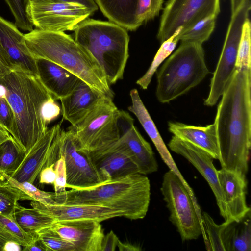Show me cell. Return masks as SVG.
<instances>
[{"mask_svg": "<svg viewBox=\"0 0 251 251\" xmlns=\"http://www.w3.org/2000/svg\"><path fill=\"white\" fill-rule=\"evenodd\" d=\"M251 69H236L222 95L214 124L222 168L246 176L251 145Z\"/></svg>", "mask_w": 251, "mask_h": 251, "instance_id": "cell-1", "label": "cell"}, {"mask_svg": "<svg viewBox=\"0 0 251 251\" xmlns=\"http://www.w3.org/2000/svg\"><path fill=\"white\" fill-rule=\"evenodd\" d=\"M0 85L13 112L11 135L26 153L48 129L43 109L54 98L37 75L22 71L12 70L4 75Z\"/></svg>", "mask_w": 251, "mask_h": 251, "instance_id": "cell-2", "label": "cell"}, {"mask_svg": "<svg viewBox=\"0 0 251 251\" xmlns=\"http://www.w3.org/2000/svg\"><path fill=\"white\" fill-rule=\"evenodd\" d=\"M25 44L35 59L53 62L77 76L93 89L113 99L102 68L85 49L64 32L33 29L24 34Z\"/></svg>", "mask_w": 251, "mask_h": 251, "instance_id": "cell-3", "label": "cell"}, {"mask_svg": "<svg viewBox=\"0 0 251 251\" xmlns=\"http://www.w3.org/2000/svg\"><path fill=\"white\" fill-rule=\"evenodd\" d=\"M151 197L150 182L146 175L136 173L113 179L96 186L70 189L64 204L97 205L122 210L131 220L144 218Z\"/></svg>", "mask_w": 251, "mask_h": 251, "instance_id": "cell-4", "label": "cell"}, {"mask_svg": "<svg viewBox=\"0 0 251 251\" xmlns=\"http://www.w3.org/2000/svg\"><path fill=\"white\" fill-rule=\"evenodd\" d=\"M75 31V40L103 71L109 85L122 79L128 57L127 30L111 22L87 18Z\"/></svg>", "mask_w": 251, "mask_h": 251, "instance_id": "cell-5", "label": "cell"}, {"mask_svg": "<svg viewBox=\"0 0 251 251\" xmlns=\"http://www.w3.org/2000/svg\"><path fill=\"white\" fill-rule=\"evenodd\" d=\"M202 44L181 42L157 72L156 97L166 103L186 93L209 74Z\"/></svg>", "mask_w": 251, "mask_h": 251, "instance_id": "cell-6", "label": "cell"}, {"mask_svg": "<svg viewBox=\"0 0 251 251\" xmlns=\"http://www.w3.org/2000/svg\"><path fill=\"white\" fill-rule=\"evenodd\" d=\"M122 111L107 98L91 111L78 125L71 126L79 150L92 152L103 150L120 138Z\"/></svg>", "mask_w": 251, "mask_h": 251, "instance_id": "cell-7", "label": "cell"}, {"mask_svg": "<svg viewBox=\"0 0 251 251\" xmlns=\"http://www.w3.org/2000/svg\"><path fill=\"white\" fill-rule=\"evenodd\" d=\"M160 190L170 213L169 220L182 240L197 239L203 232L200 209L173 171L169 170L164 175Z\"/></svg>", "mask_w": 251, "mask_h": 251, "instance_id": "cell-8", "label": "cell"}, {"mask_svg": "<svg viewBox=\"0 0 251 251\" xmlns=\"http://www.w3.org/2000/svg\"><path fill=\"white\" fill-rule=\"evenodd\" d=\"M251 1L244 0L231 13L222 52L211 80L209 93L204 102L205 105L212 106L217 103L236 69L243 25L249 18Z\"/></svg>", "mask_w": 251, "mask_h": 251, "instance_id": "cell-9", "label": "cell"}, {"mask_svg": "<svg viewBox=\"0 0 251 251\" xmlns=\"http://www.w3.org/2000/svg\"><path fill=\"white\" fill-rule=\"evenodd\" d=\"M95 12L81 4L58 0H29L27 9L36 28L54 32L74 31Z\"/></svg>", "mask_w": 251, "mask_h": 251, "instance_id": "cell-10", "label": "cell"}, {"mask_svg": "<svg viewBox=\"0 0 251 251\" xmlns=\"http://www.w3.org/2000/svg\"><path fill=\"white\" fill-rule=\"evenodd\" d=\"M220 12V0H168L163 9L157 34L161 43L180 27L181 32L198 22Z\"/></svg>", "mask_w": 251, "mask_h": 251, "instance_id": "cell-11", "label": "cell"}, {"mask_svg": "<svg viewBox=\"0 0 251 251\" xmlns=\"http://www.w3.org/2000/svg\"><path fill=\"white\" fill-rule=\"evenodd\" d=\"M60 155L64 157L67 177L66 188L83 189L103 182L90 153L79 150L71 131L61 129Z\"/></svg>", "mask_w": 251, "mask_h": 251, "instance_id": "cell-12", "label": "cell"}, {"mask_svg": "<svg viewBox=\"0 0 251 251\" xmlns=\"http://www.w3.org/2000/svg\"><path fill=\"white\" fill-rule=\"evenodd\" d=\"M61 124L48 129L44 135L26 153L21 164L11 176L21 182L34 183L41 171L54 164L60 157V133Z\"/></svg>", "mask_w": 251, "mask_h": 251, "instance_id": "cell-13", "label": "cell"}, {"mask_svg": "<svg viewBox=\"0 0 251 251\" xmlns=\"http://www.w3.org/2000/svg\"><path fill=\"white\" fill-rule=\"evenodd\" d=\"M120 128V138L110 146L127 156L136 165L139 173L146 175L156 172L158 164L150 144L134 126L133 118L123 111Z\"/></svg>", "mask_w": 251, "mask_h": 251, "instance_id": "cell-14", "label": "cell"}, {"mask_svg": "<svg viewBox=\"0 0 251 251\" xmlns=\"http://www.w3.org/2000/svg\"><path fill=\"white\" fill-rule=\"evenodd\" d=\"M168 145L171 151L184 157L197 169L208 182L213 192L221 216L225 221H233L229 216L219 182L217 170L213 164L214 159L202 149L174 135Z\"/></svg>", "mask_w": 251, "mask_h": 251, "instance_id": "cell-15", "label": "cell"}, {"mask_svg": "<svg viewBox=\"0 0 251 251\" xmlns=\"http://www.w3.org/2000/svg\"><path fill=\"white\" fill-rule=\"evenodd\" d=\"M50 228L73 244L76 251H101L104 234L99 221L55 220Z\"/></svg>", "mask_w": 251, "mask_h": 251, "instance_id": "cell-16", "label": "cell"}, {"mask_svg": "<svg viewBox=\"0 0 251 251\" xmlns=\"http://www.w3.org/2000/svg\"><path fill=\"white\" fill-rule=\"evenodd\" d=\"M30 205L56 221L93 220L101 222L124 215L121 210L97 205L56 203L44 205L35 201H32Z\"/></svg>", "mask_w": 251, "mask_h": 251, "instance_id": "cell-17", "label": "cell"}, {"mask_svg": "<svg viewBox=\"0 0 251 251\" xmlns=\"http://www.w3.org/2000/svg\"><path fill=\"white\" fill-rule=\"evenodd\" d=\"M0 42L6 52L13 70L38 76L36 59L30 53L23 34L13 23L0 15Z\"/></svg>", "mask_w": 251, "mask_h": 251, "instance_id": "cell-18", "label": "cell"}, {"mask_svg": "<svg viewBox=\"0 0 251 251\" xmlns=\"http://www.w3.org/2000/svg\"><path fill=\"white\" fill-rule=\"evenodd\" d=\"M107 98L80 79L72 93L60 100L63 118L75 126Z\"/></svg>", "mask_w": 251, "mask_h": 251, "instance_id": "cell-19", "label": "cell"}, {"mask_svg": "<svg viewBox=\"0 0 251 251\" xmlns=\"http://www.w3.org/2000/svg\"><path fill=\"white\" fill-rule=\"evenodd\" d=\"M217 176L230 218L238 221L251 209L246 202V176L222 168Z\"/></svg>", "mask_w": 251, "mask_h": 251, "instance_id": "cell-20", "label": "cell"}, {"mask_svg": "<svg viewBox=\"0 0 251 251\" xmlns=\"http://www.w3.org/2000/svg\"><path fill=\"white\" fill-rule=\"evenodd\" d=\"M35 59L38 76L55 100L70 94L80 79L53 62L44 59Z\"/></svg>", "mask_w": 251, "mask_h": 251, "instance_id": "cell-21", "label": "cell"}, {"mask_svg": "<svg viewBox=\"0 0 251 251\" xmlns=\"http://www.w3.org/2000/svg\"><path fill=\"white\" fill-rule=\"evenodd\" d=\"M89 153L103 182L139 173L136 165L127 156L110 146Z\"/></svg>", "mask_w": 251, "mask_h": 251, "instance_id": "cell-22", "label": "cell"}, {"mask_svg": "<svg viewBox=\"0 0 251 251\" xmlns=\"http://www.w3.org/2000/svg\"><path fill=\"white\" fill-rule=\"evenodd\" d=\"M130 96L132 104L128 107L129 111L136 117L145 131L154 144L164 163L185 184L186 181L178 170L168 149L160 135L154 123L144 104L136 89L131 90Z\"/></svg>", "mask_w": 251, "mask_h": 251, "instance_id": "cell-23", "label": "cell"}, {"mask_svg": "<svg viewBox=\"0 0 251 251\" xmlns=\"http://www.w3.org/2000/svg\"><path fill=\"white\" fill-rule=\"evenodd\" d=\"M168 129L174 136L202 149L214 159H218L219 150L214 123L201 126L169 122Z\"/></svg>", "mask_w": 251, "mask_h": 251, "instance_id": "cell-24", "label": "cell"}, {"mask_svg": "<svg viewBox=\"0 0 251 251\" xmlns=\"http://www.w3.org/2000/svg\"><path fill=\"white\" fill-rule=\"evenodd\" d=\"M94 0L110 22L130 31L140 26L137 17L138 0Z\"/></svg>", "mask_w": 251, "mask_h": 251, "instance_id": "cell-25", "label": "cell"}, {"mask_svg": "<svg viewBox=\"0 0 251 251\" xmlns=\"http://www.w3.org/2000/svg\"><path fill=\"white\" fill-rule=\"evenodd\" d=\"M202 234L208 251H230L235 221H225L218 225L206 212L201 214Z\"/></svg>", "mask_w": 251, "mask_h": 251, "instance_id": "cell-26", "label": "cell"}, {"mask_svg": "<svg viewBox=\"0 0 251 251\" xmlns=\"http://www.w3.org/2000/svg\"><path fill=\"white\" fill-rule=\"evenodd\" d=\"M12 216L25 232L32 235H36L41 230L50 227L55 221L36 208H26L21 206Z\"/></svg>", "mask_w": 251, "mask_h": 251, "instance_id": "cell-27", "label": "cell"}, {"mask_svg": "<svg viewBox=\"0 0 251 251\" xmlns=\"http://www.w3.org/2000/svg\"><path fill=\"white\" fill-rule=\"evenodd\" d=\"M36 237L37 235L25 232L12 216L0 214V251H3L7 242H16L23 247L30 244Z\"/></svg>", "mask_w": 251, "mask_h": 251, "instance_id": "cell-28", "label": "cell"}, {"mask_svg": "<svg viewBox=\"0 0 251 251\" xmlns=\"http://www.w3.org/2000/svg\"><path fill=\"white\" fill-rule=\"evenodd\" d=\"M182 29V27H179L171 36L161 43V46L156 53L149 68L146 73L136 81V84L142 89L145 90L148 88L154 74L159 65L174 50L179 41L178 36Z\"/></svg>", "mask_w": 251, "mask_h": 251, "instance_id": "cell-29", "label": "cell"}, {"mask_svg": "<svg viewBox=\"0 0 251 251\" xmlns=\"http://www.w3.org/2000/svg\"><path fill=\"white\" fill-rule=\"evenodd\" d=\"M26 153L13 137L0 145V173L11 176L18 168Z\"/></svg>", "mask_w": 251, "mask_h": 251, "instance_id": "cell-30", "label": "cell"}, {"mask_svg": "<svg viewBox=\"0 0 251 251\" xmlns=\"http://www.w3.org/2000/svg\"><path fill=\"white\" fill-rule=\"evenodd\" d=\"M216 16L211 15L198 22L192 27L180 32V42H192L202 44L207 41L213 32L216 24Z\"/></svg>", "mask_w": 251, "mask_h": 251, "instance_id": "cell-31", "label": "cell"}, {"mask_svg": "<svg viewBox=\"0 0 251 251\" xmlns=\"http://www.w3.org/2000/svg\"><path fill=\"white\" fill-rule=\"evenodd\" d=\"M28 200V198L20 189L0 180V214L12 216L21 206L19 200Z\"/></svg>", "mask_w": 251, "mask_h": 251, "instance_id": "cell-32", "label": "cell"}, {"mask_svg": "<svg viewBox=\"0 0 251 251\" xmlns=\"http://www.w3.org/2000/svg\"><path fill=\"white\" fill-rule=\"evenodd\" d=\"M251 209L239 221L234 222L230 251H251Z\"/></svg>", "mask_w": 251, "mask_h": 251, "instance_id": "cell-33", "label": "cell"}, {"mask_svg": "<svg viewBox=\"0 0 251 251\" xmlns=\"http://www.w3.org/2000/svg\"><path fill=\"white\" fill-rule=\"evenodd\" d=\"M0 180H4L23 191L28 198V200L35 201L44 205L56 204L55 192H46L35 186L28 181L18 182L9 176L0 173Z\"/></svg>", "mask_w": 251, "mask_h": 251, "instance_id": "cell-34", "label": "cell"}, {"mask_svg": "<svg viewBox=\"0 0 251 251\" xmlns=\"http://www.w3.org/2000/svg\"><path fill=\"white\" fill-rule=\"evenodd\" d=\"M251 24L249 18L244 23L238 46L236 69H251Z\"/></svg>", "mask_w": 251, "mask_h": 251, "instance_id": "cell-35", "label": "cell"}, {"mask_svg": "<svg viewBox=\"0 0 251 251\" xmlns=\"http://www.w3.org/2000/svg\"><path fill=\"white\" fill-rule=\"evenodd\" d=\"M14 19L15 25L24 31H31L33 28L27 12L29 0H4Z\"/></svg>", "mask_w": 251, "mask_h": 251, "instance_id": "cell-36", "label": "cell"}, {"mask_svg": "<svg viewBox=\"0 0 251 251\" xmlns=\"http://www.w3.org/2000/svg\"><path fill=\"white\" fill-rule=\"evenodd\" d=\"M36 235L48 251H76L73 244L60 236L50 227L41 230Z\"/></svg>", "mask_w": 251, "mask_h": 251, "instance_id": "cell-37", "label": "cell"}, {"mask_svg": "<svg viewBox=\"0 0 251 251\" xmlns=\"http://www.w3.org/2000/svg\"><path fill=\"white\" fill-rule=\"evenodd\" d=\"M163 2V0H138L137 17L140 26L158 16Z\"/></svg>", "mask_w": 251, "mask_h": 251, "instance_id": "cell-38", "label": "cell"}, {"mask_svg": "<svg viewBox=\"0 0 251 251\" xmlns=\"http://www.w3.org/2000/svg\"><path fill=\"white\" fill-rule=\"evenodd\" d=\"M56 178L53 183L57 204H64L66 199L67 177L64 157H60L55 163Z\"/></svg>", "mask_w": 251, "mask_h": 251, "instance_id": "cell-39", "label": "cell"}, {"mask_svg": "<svg viewBox=\"0 0 251 251\" xmlns=\"http://www.w3.org/2000/svg\"><path fill=\"white\" fill-rule=\"evenodd\" d=\"M14 123L12 109L5 96H0V125L11 134Z\"/></svg>", "mask_w": 251, "mask_h": 251, "instance_id": "cell-40", "label": "cell"}, {"mask_svg": "<svg viewBox=\"0 0 251 251\" xmlns=\"http://www.w3.org/2000/svg\"><path fill=\"white\" fill-rule=\"evenodd\" d=\"M55 100L54 99H50L46 103L44 107L43 116L48 125L57 118L61 112L60 107Z\"/></svg>", "mask_w": 251, "mask_h": 251, "instance_id": "cell-41", "label": "cell"}, {"mask_svg": "<svg viewBox=\"0 0 251 251\" xmlns=\"http://www.w3.org/2000/svg\"><path fill=\"white\" fill-rule=\"evenodd\" d=\"M54 166L55 163L51 164L41 171L39 175L40 183L53 184L56 178Z\"/></svg>", "mask_w": 251, "mask_h": 251, "instance_id": "cell-42", "label": "cell"}, {"mask_svg": "<svg viewBox=\"0 0 251 251\" xmlns=\"http://www.w3.org/2000/svg\"><path fill=\"white\" fill-rule=\"evenodd\" d=\"M119 241L118 237L114 232L112 230L110 231L103 237L101 251H115Z\"/></svg>", "mask_w": 251, "mask_h": 251, "instance_id": "cell-43", "label": "cell"}, {"mask_svg": "<svg viewBox=\"0 0 251 251\" xmlns=\"http://www.w3.org/2000/svg\"><path fill=\"white\" fill-rule=\"evenodd\" d=\"M12 70L9 58L0 42V78Z\"/></svg>", "mask_w": 251, "mask_h": 251, "instance_id": "cell-44", "label": "cell"}, {"mask_svg": "<svg viewBox=\"0 0 251 251\" xmlns=\"http://www.w3.org/2000/svg\"><path fill=\"white\" fill-rule=\"evenodd\" d=\"M23 251H48L47 248L40 240L37 236V237L29 245L23 247L22 249Z\"/></svg>", "mask_w": 251, "mask_h": 251, "instance_id": "cell-45", "label": "cell"}, {"mask_svg": "<svg viewBox=\"0 0 251 251\" xmlns=\"http://www.w3.org/2000/svg\"><path fill=\"white\" fill-rule=\"evenodd\" d=\"M117 247L120 251H140V247L130 243L122 242L120 240L118 243Z\"/></svg>", "mask_w": 251, "mask_h": 251, "instance_id": "cell-46", "label": "cell"}, {"mask_svg": "<svg viewBox=\"0 0 251 251\" xmlns=\"http://www.w3.org/2000/svg\"><path fill=\"white\" fill-rule=\"evenodd\" d=\"M60 1L74 2L81 4L87 6L88 8L94 10L95 11L98 9V6L94 0H58Z\"/></svg>", "mask_w": 251, "mask_h": 251, "instance_id": "cell-47", "label": "cell"}, {"mask_svg": "<svg viewBox=\"0 0 251 251\" xmlns=\"http://www.w3.org/2000/svg\"><path fill=\"white\" fill-rule=\"evenodd\" d=\"M23 247L14 241L7 242L4 246L3 251H20Z\"/></svg>", "mask_w": 251, "mask_h": 251, "instance_id": "cell-48", "label": "cell"}, {"mask_svg": "<svg viewBox=\"0 0 251 251\" xmlns=\"http://www.w3.org/2000/svg\"><path fill=\"white\" fill-rule=\"evenodd\" d=\"M12 137L10 133L0 125V145Z\"/></svg>", "mask_w": 251, "mask_h": 251, "instance_id": "cell-49", "label": "cell"}, {"mask_svg": "<svg viewBox=\"0 0 251 251\" xmlns=\"http://www.w3.org/2000/svg\"><path fill=\"white\" fill-rule=\"evenodd\" d=\"M244 0H230L231 13L235 11Z\"/></svg>", "mask_w": 251, "mask_h": 251, "instance_id": "cell-50", "label": "cell"}]
</instances>
